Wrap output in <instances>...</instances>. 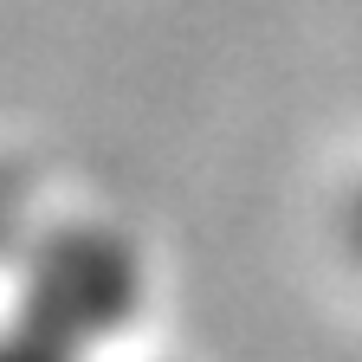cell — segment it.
Returning <instances> with one entry per match:
<instances>
[{
    "label": "cell",
    "mask_w": 362,
    "mask_h": 362,
    "mask_svg": "<svg viewBox=\"0 0 362 362\" xmlns=\"http://www.w3.org/2000/svg\"><path fill=\"white\" fill-rule=\"evenodd\" d=\"M59 259H65L59 272L33 279V298H39V317H33V324L59 330V337H71V343H84V337H98L110 317L129 310V291H136V285H129L123 259H117L110 246H98V240L65 246Z\"/></svg>",
    "instance_id": "1"
},
{
    "label": "cell",
    "mask_w": 362,
    "mask_h": 362,
    "mask_svg": "<svg viewBox=\"0 0 362 362\" xmlns=\"http://www.w3.org/2000/svg\"><path fill=\"white\" fill-rule=\"evenodd\" d=\"M71 349H78L71 337L45 330V324H20L0 337V362H71Z\"/></svg>",
    "instance_id": "2"
},
{
    "label": "cell",
    "mask_w": 362,
    "mask_h": 362,
    "mask_svg": "<svg viewBox=\"0 0 362 362\" xmlns=\"http://www.w3.org/2000/svg\"><path fill=\"white\" fill-rule=\"evenodd\" d=\"M349 240H356V252H362V194H356V207H349Z\"/></svg>",
    "instance_id": "3"
}]
</instances>
